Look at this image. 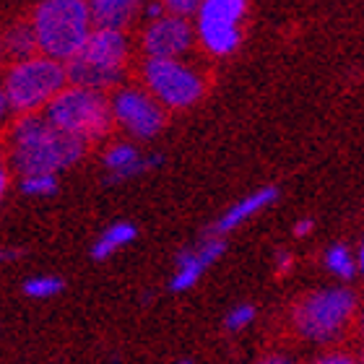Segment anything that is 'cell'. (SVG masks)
<instances>
[{"instance_id": "cell-19", "label": "cell", "mask_w": 364, "mask_h": 364, "mask_svg": "<svg viewBox=\"0 0 364 364\" xmlns=\"http://www.w3.org/2000/svg\"><path fill=\"white\" fill-rule=\"evenodd\" d=\"M18 190L29 198H47L58 193V177L55 175H29L21 177Z\"/></svg>"}, {"instance_id": "cell-7", "label": "cell", "mask_w": 364, "mask_h": 364, "mask_svg": "<svg viewBox=\"0 0 364 364\" xmlns=\"http://www.w3.org/2000/svg\"><path fill=\"white\" fill-rule=\"evenodd\" d=\"M144 78L151 94L161 107L185 109L203 97V78L196 68L182 60H146Z\"/></svg>"}, {"instance_id": "cell-16", "label": "cell", "mask_w": 364, "mask_h": 364, "mask_svg": "<svg viewBox=\"0 0 364 364\" xmlns=\"http://www.w3.org/2000/svg\"><path fill=\"white\" fill-rule=\"evenodd\" d=\"M3 50H8V53L14 55V58H18V60H26V58H34L39 50L37 45V34H34V26L31 23H16V26H11L6 34V39H3Z\"/></svg>"}, {"instance_id": "cell-6", "label": "cell", "mask_w": 364, "mask_h": 364, "mask_svg": "<svg viewBox=\"0 0 364 364\" xmlns=\"http://www.w3.org/2000/svg\"><path fill=\"white\" fill-rule=\"evenodd\" d=\"M354 307H357V299L349 289L315 291L294 310L296 331L312 341H328L346 326Z\"/></svg>"}, {"instance_id": "cell-11", "label": "cell", "mask_w": 364, "mask_h": 364, "mask_svg": "<svg viewBox=\"0 0 364 364\" xmlns=\"http://www.w3.org/2000/svg\"><path fill=\"white\" fill-rule=\"evenodd\" d=\"M224 250H227L224 240L213 235L205 237L203 242H198L196 247L182 250L180 258H177L175 276L169 281V289L172 291H188V289H193L200 281V276L224 255Z\"/></svg>"}, {"instance_id": "cell-12", "label": "cell", "mask_w": 364, "mask_h": 364, "mask_svg": "<svg viewBox=\"0 0 364 364\" xmlns=\"http://www.w3.org/2000/svg\"><path fill=\"white\" fill-rule=\"evenodd\" d=\"M102 164L107 169V182H125L138 175H146L151 169H159L164 164V156L161 154H141L130 144H114L105 151Z\"/></svg>"}, {"instance_id": "cell-5", "label": "cell", "mask_w": 364, "mask_h": 364, "mask_svg": "<svg viewBox=\"0 0 364 364\" xmlns=\"http://www.w3.org/2000/svg\"><path fill=\"white\" fill-rule=\"evenodd\" d=\"M68 84L65 65L45 55H34L26 60H16L6 73L3 91L11 109L21 114H34L37 109H47Z\"/></svg>"}, {"instance_id": "cell-4", "label": "cell", "mask_w": 364, "mask_h": 364, "mask_svg": "<svg viewBox=\"0 0 364 364\" xmlns=\"http://www.w3.org/2000/svg\"><path fill=\"white\" fill-rule=\"evenodd\" d=\"M45 117L65 136L76 138L81 144L99 141L112 128V105L102 91L65 86L58 97L47 105Z\"/></svg>"}, {"instance_id": "cell-31", "label": "cell", "mask_w": 364, "mask_h": 364, "mask_svg": "<svg viewBox=\"0 0 364 364\" xmlns=\"http://www.w3.org/2000/svg\"><path fill=\"white\" fill-rule=\"evenodd\" d=\"M0 53H3V42H0Z\"/></svg>"}, {"instance_id": "cell-14", "label": "cell", "mask_w": 364, "mask_h": 364, "mask_svg": "<svg viewBox=\"0 0 364 364\" xmlns=\"http://www.w3.org/2000/svg\"><path fill=\"white\" fill-rule=\"evenodd\" d=\"M91 29L122 31L136 16V3L130 0H94L89 6Z\"/></svg>"}, {"instance_id": "cell-1", "label": "cell", "mask_w": 364, "mask_h": 364, "mask_svg": "<svg viewBox=\"0 0 364 364\" xmlns=\"http://www.w3.org/2000/svg\"><path fill=\"white\" fill-rule=\"evenodd\" d=\"M86 144L65 136L45 114H23L14 125V167L23 177L58 175L84 156Z\"/></svg>"}, {"instance_id": "cell-30", "label": "cell", "mask_w": 364, "mask_h": 364, "mask_svg": "<svg viewBox=\"0 0 364 364\" xmlns=\"http://www.w3.org/2000/svg\"><path fill=\"white\" fill-rule=\"evenodd\" d=\"M177 364H193V362H190V359H180Z\"/></svg>"}, {"instance_id": "cell-2", "label": "cell", "mask_w": 364, "mask_h": 364, "mask_svg": "<svg viewBox=\"0 0 364 364\" xmlns=\"http://www.w3.org/2000/svg\"><path fill=\"white\" fill-rule=\"evenodd\" d=\"M39 55L58 63H70L81 53L91 34L89 3L81 0H47L39 3L31 18Z\"/></svg>"}, {"instance_id": "cell-3", "label": "cell", "mask_w": 364, "mask_h": 364, "mask_svg": "<svg viewBox=\"0 0 364 364\" xmlns=\"http://www.w3.org/2000/svg\"><path fill=\"white\" fill-rule=\"evenodd\" d=\"M125 60H128V37L122 31L91 29L81 53L65 63V70L70 86L105 91L122 81Z\"/></svg>"}, {"instance_id": "cell-17", "label": "cell", "mask_w": 364, "mask_h": 364, "mask_svg": "<svg viewBox=\"0 0 364 364\" xmlns=\"http://www.w3.org/2000/svg\"><path fill=\"white\" fill-rule=\"evenodd\" d=\"M326 268L338 279H351L357 273V258L346 245H331L326 250Z\"/></svg>"}, {"instance_id": "cell-15", "label": "cell", "mask_w": 364, "mask_h": 364, "mask_svg": "<svg viewBox=\"0 0 364 364\" xmlns=\"http://www.w3.org/2000/svg\"><path fill=\"white\" fill-rule=\"evenodd\" d=\"M136 237H138L136 224H130V221H114L112 227H107L105 232L97 237V242H94V247H91V258L107 260L117 250L128 247Z\"/></svg>"}, {"instance_id": "cell-23", "label": "cell", "mask_w": 364, "mask_h": 364, "mask_svg": "<svg viewBox=\"0 0 364 364\" xmlns=\"http://www.w3.org/2000/svg\"><path fill=\"white\" fill-rule=\"evenodd\" d=\"M276 268H279V273H287L291 268V255L289 252H279L276 255Z\"/></svg>"}, {"instance_id": "cell-8", "label": "cell", "mask_w": 364, "mask_h": 364, "mask_svg": "<svg viewBox=\"0 0 364 364\" xmlns=\"http://www.w3.org/2000/svg\"><path fill=\"white\" fill-rule=\"evenodd\" d=\"M242 0H205L198 6L196 34L200 45L213 55H232L242 42L240 23L245 18Z\"/></svg>"}, {"instance_id": "cell-29", "label": "cell", "mask_w": 364, "mask_h": 364, "mask_svg": "<svg viewBox=\"0 0 364 364\" xmlns=\"http://www.w3.org/2000/svg\"><path fill=\"white\" fill-rule=\"evenodd\" d=\"M357 268L362 271V276H364V242H362V247H359V258H357Z\"/></svg>"}, {"instance_id": "cell-25", "label": "cell", "mask_w": 364, "mask_h": 364, "mask_svg": "<svg viewBox=\"0 0 364 364\" xmlns=\"http://www.w3.org/2000/svg\"><path fill=\"white\" fill-rule=\"evenodd\" d=\"M315 364H357V362H354L351 357H341V354H336V357H326Z\"/></svg>"}, {"instance_id": "cell-20", "label": "cell", "mask_w": 364, "mask_h": 364, "mask_svg": "<svg viewBox=\"0 0 364 364\" xmlns=\"http://www.w3.org/2000/svg\"><path fill=\"white\" fill-rule=\"evenodd\" d=\"M252 320H255V307H252V304H237V307H232V310L227 312L224 328L232 331V333H237V331H245Z\"/></svg>"}, {"instance_id": "cell-24", "label": "cell", "mask_w": 364, "mask_h": 364, "mask_svg": "<svg viewBox=\"0 0 364 364\" xmlns=\"http://www.w3.org/2000/svg\"><path fill=\"white\" fill-rule=\"evenodd\" d=\"M8 185H11V175H8V169L0 164V200L6 198V193H8Z\"/></svg>"}, {"instance_id": "cell-27", "label": "cell", "mask_w": 364, "mask_h": 364, "mask_svg": "<svg viewBox=\"0 0 364 364\" xmlns=\"http://www.w3.org/2000/svg\"><path fill=\"white\" fill-rule=\"evenodd\" d=\"M11 112V105H8L6 99V91H3V86H0V122L6 120V114Z\"/></svg>"}, {"instance_id": "cell-10", "label": "cell", "mask_w": 364, "mask_h": 364, "mask_svg": "<svg viewBox=\"0 0 364 364\" xmlns=\"http://www.w3.org/2000/svg\"><path fill=\"white\" fill-rule=\"evenodd\" d=\"M196 26L182 16L164 14L156 21H149L144 31V50L149 60H180L182 53H188L193 45Z\"/></svg>"}, {"instance_id": "cell-32", "label": "cell", "mask_w": 364, "mask_h": 364, "mask_svg": "<svg viewBox=\"0 0 364 364\" xmlns=\"http://www.w3.org/2000/svg\"><path fill=\"white\" fill-rule=\"evenodd\" d=\"M362 364H364V354H362Z\"/></svg>"}, {"instance_id": "cell-26", "label": "cell", "mask_w": 364, "mask_h": 364, "mask_svg": "<svg viewBox=\"0 0 364 364\" xmlns=\"http://www.w3.org/2000/svg\"><path fill=\"white\" fill-rule=\"evenodd\" d=\"M18 258V250H14V247H0V266L3 263H11V260Z\"/></svg>"}, {"instance_id": "cell-22", "label": "cell", "mask_w": 364, "mask_h": 364, "mask_svg": "<svg viewBox=\"0 0 364 364\" xmlns=\"http://www.w3.org/2000/svg\"><path fill=\"white\" fill-rule=\"evenodd\" d=\"M312 229H315V221H312V219H299L294 224V235L296 237H307Z\"/></svg>"}, {"instance_id": "cell-21", "label": "cell", "mask_w": 364, "mask_h": 364, "mask_svg": "<svg viewBox=\"0 0 364 364\" xmlns=\"http://www.w3.org/2000/svg\"><path fill=\"white\" fill-rule=\"evenodd\" d=\"M198 6H200V3H193V0H169L164 8H167V14L188 18L190 14H198Z\"/></svg>"}, {"instance_id": "cell-28", "label": "cell", "mask_w": 364, "mask_h": 364, "mask_svg": "<svg viewBox=\"0 0 364 364\" xmlns=\"http://www.w3.org/2000/svg\"><path fill=\"white\" fill-rule=\"evenodd\" d=\"M258 364H291L289 359H281V357H271V359H263V362Z\"/></svg>"}, {"instance_id": "cell-13", "label": "cell", "mask_w": 364, "mask_h": 364, "mask_svg": "<svg viewBox=\"0 0 364 364\" xmlns=\"http://www.w3.org/2000/svg\"><path fill=\"white\" fill-rule=\"evenodd\" d=\"M276 198H279V190L276 188H260V190H255V193H250V196L240 198L235 205H229L227 211L221 213L219 221L211 227V235L224 237V235H229V232H235L240 224H245V221L252 219L255 213L268 208Z\"/></svg>"}, {"instance_id": "cell-18", "label": "cell", "mask_w": 364, "mask_h": 364, "mask_svg": "<svg viewBox=\"0 0 364 364\" xmlns=\"http://www.w3.org/2000/svg\"><path fill=\"white\" fill-rule=\"evenodd\" d=\"M23 294L31 296V299H50V296L60 294L65 289V281L60 276H53V273H45V276H29L23 281Z\"/></svg>"}, {"instance_id": "cell-9", "label": "cell", "mask_w": 364, "mask_h": 364, "mask_svg": "<svg viewBox=\"0 0 364 364\" xmlns=\"http://www.w3.org/2000/svg\"><path fill=\"white\" fill-rule=\"evenodd\" d=\"M112 117L130 136L154 138L164 128V109L151 94L141 89H120L112 97Z\"/></svg>"}]
</instances>
